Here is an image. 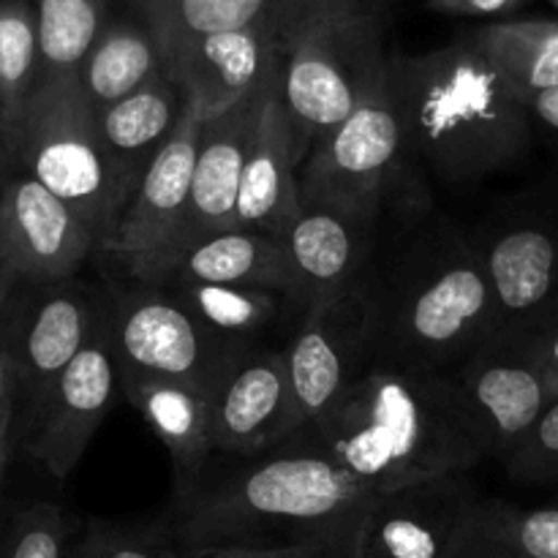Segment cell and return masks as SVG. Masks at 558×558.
<instances>
[{
  "label": "cell",
  "mask_w": 558,
  "mask_h": 558,
  "mask_svg": "<svg viewBox=\"0 0 558 558\" xmlns=\"http://www.w3.org/2000/svg\"><path fill=\"white\" fill-rule=\"evenodd\" d=\"M16 414H20V401H9L0 407V434L16 425Z\"/></svg>",
  "instance_id": "41"
},
{
  "label": "cell",
  "mask_w": 558,
  "mask_h": 558,
  "mask_svg": "<svg viewBox=\"0 0 558 558\" xmlns=\"http://www.w3.org/2000/svg\"><path fill=\"white\" fill-rule=\"evenodd\" d=\"M289 412L281 445L322 417L374 360V294L368 283L305 308L283 343Z\"/></svg>",
  "instance_id": "8"
},
{
  "label": "cell",
  "mask_w": 558,
  "mask_h": 558,
  "mask_svg": "<svg viewBox=\"0 0 558 558\" xmlns=\"http://www.w3.org/2000/svg\"><path fill=\"white\" fill-rule=\"evenodd\" d=\"M36 87L38 31L33 0H0V140L11 163Z\"/></svg>",
  "instance_id": "29"
},
{
  "label": "cell",
  "mask_w": 558,
  "mask_h": 558,
  "mask_svg": "<svg viewBox=\"0 0 558 558\" xmlns=\"http://www.w3.org/2000/svg\"><path fill=\"white\" fill-rule=\"evenodd\" d=\"M167 69L163 49L150 27L136 20H109L80 69V85L93 114L104 112L120 98L140 90L145 82Z\"/></svg>",
  "instance_id": "27"
},
{
  "label": "cell",
  "mask_w": 558,
  "mask_h": 558,
  "mask_svg": "<svg viewBox=\"0 0 558 558\" xmlns=\"http://www.w3.org/2000/svg\"><path fill=\"white\" fill-rule=\"evenodd\" d=\"M0 142H3V140H0Z\"/></svg>",
  "instance_id": "46"
},
{
  "label": "cell",
  "mask_w": 558,
  "mask_h": 558,
  "mask_svg": "<svg viewBox=\"0 0 558 558\" xmlns=\"http://www.w3.org/2000/svg\"><path fill=\"white\" fill-rule=\"evenodd\" d=\"M461 558H499V556H490V554H485V550L474 548V545L469 543V545H466V550H463V554H461Z\"/></svg>",
  "instance_id": "44"
},
{
  "label": "cell",
  "mask_w": 558,
  "mask_h": 558,
  "mask_svg": "<svg viewBox=\"0 0 558 558\" xmlns=\"http://www.w3.org/2000/svg\"><path fill=\"white\" fill-rule=\"evenodd\" d=\"M107 325L120 385L129 379L194 381L210 390L243 347L210 336L169 289L140 283L107 303Z\"/></svg>",
  "instance_id": "9"
},
{
  "label": "cell",
  "mask_w": 558,
  "mask_h": 558,
  "mask_svg": "<svg viewBox=\"0 0 558 558\" xmlns=\"http://www.w3.org/2000/svg\"><path fill=\"white\" fill-rule=\"evenodd\" d=\"M14 163L47 185L90 227L98 251L109 243L123 210L114 199L96 114L80 76L38 82L16 142Z\"/></svg>",
  "instance_id": "6"
},
{
  "label": "cell",
  "mask_w": 558,
  "mask_h": 558,
  "mask_svg": "<svg viewBox=\"0 0 558 558\" xmlns=\"http://www.w3.org/2000/svg\"><path fill=\"white\" fill-rule=\"evenodd\" d=\"M123 392L174 463V499L202 485L216 456L210 441V390L178 379H129Z\"/></svg>",
  "instance_id": "25"
},
{
  "label": "cell",
  "mask_w": 558,
  "mask_h": 558,
  "mask_svg": "<svg viewBox=\"0 0 558 558\" xmlns=\"http://www.w3.org/2000/svg\"><path fill=\"white\" fill-rule=\"evenodd\" d=\"M161 287L169 289L210 336L232 347H262L259 338L270 332L278 319L287 314H305L292 294L272 292V289L213 287V283H161Z\"/></svg>",
  "instance_id": "26"
},
{
  "label": "cell",
  "mask_w": 558,
  "mask_h": 558,
  "mask_svg": "<svg viewBox=\"0 0 558 558\" xmlns=\"http://www.w3.org/2000/svg\"><path fill=\"white\" fill-rule=\"evenodd\" d=\"M300 439L390 494L425 480L461 477L483 461L445 374L371 363Z\"/></svg>",
  "instance_id": "2"
},
{
  "label": "cell",
  "mask_w": 558,
  "mask_h": 558,
  "mask_svg": "<svg viewBox=\"0 0 558 558\" xmlns=\"http://www.w3.org/2000/svg\"><path fill=\"white\" fill-rule=\"evenodd\" d=\"M9 401H20V374L14 357L0 341V407Z\"/></svg>",
  "instance_id": "39"
},
{
  "label": "cell",
  "mask_w": 558,
  "mask_h": 558,
  "mask_svg": "<svg viewBox=\"0 0 558 558\" xmlns=\"http://www.w3.org/2000/svg\"><path fill=\"white\" fill-rule=\"evenodd\" d=\"M118 360L107 316L85 349L49 385L31 414L20 417L27 456L52 477L65 480L85 456L118 392Z\"/></svg>",
  "instance_id": "12"
},
{
  "label": "cell",
  "mask_w": 558,
  "mask_h": 558,
  "mask_svg": "<svg viewBox=\"0 0 558 558\" xmlns=\"http://www.w3.org/2000/svg\"><path fill=\"white\" fill-rule=\"evenodd\" d=\"M494 332L496 300L483 254L456 234L409 256L392 289L374 294L371 363L450 374Z\"/></svg>",
  "instance_id": "4"
},
{
  "label": "cell",
  "mask_w": 558,
  "mask_h": 558,
  "mask_svg": "<svg viewBox=\"0 0 558 558\" xmlns=\"http://www.w3.org/2000/svg\"><path fill=\"white\" fill-rule=\"evenodd\" d=\"M515 347L526 349L529 357L543 368V374L548 376V381L558 392V314L545 322L539 330H534L526 341L515 343Z\"/></svg>",
  "instance_id": "36"
},
{
  "label": "cell",
  "mask_w": 558,
  "mask_h": 558,
  "mask_svg": "<svg viewBox=\"0 0 558 558\" xmlns=\"http://www.w3.org/2000/svg\"><path fill=\"white\" fill-rule=\"evenodd\" d=\"M276 74L270 76V82L276 80ZM270 82L256 96L245 98L238 107L213 114V118H205L199 134V153H196L189 213H185V221L178 240L167 251H161V254L131 262V265H125V270L136 265H145V262L172 256L174 251L185 248V245L196 243V240L213 238V234L238 227V196L240 183H243L245 158H248L256 120H259L262 101H265V93L270 87Z\"/></svg>",
  "instance_id": "17"
},
{
  "label": "cell",
  "mask_w": 558,
  "mask_h": 558,
  "mask_svg": "<svg viewBox=\"0 0 558 558\" xmlns=\"http://www.w3.org/2000/svg\"><path fill=\"white\" fill-rule=\"evenodd\" d=\"M474 243L496 300L490 343H523L558 314V229L539 218H512Z\"/></svg>",
  "instance_id": "15"
},
{
  "label": "cell",
  "mask_w": 558,
  "mask_h": 558,
  "mask_svg": "<svg viewBox=\"0 0 558 558\" xmlns=\"http://www.w3.org/2000/svg\"><path fill=\"white\" fill-rule=\"evenodd\" d=\"M292 44L270 27H243L183 44L167 54V71L205 118L256 96L281 69Z\"/></svg>",
  "instance_id": "19"
},
{
  "label": "cell",
  "mask_w": 558,
  "mask_h": 558,
  "mask_svg": "<svg viewBox=\"0 0 558 558\" xmlns=\"http://www.w3.org/2000/svg\"><path fill=\"white\" fill-rule=\"evenodd\" d=\"M11 172H14V163H11L9 153H5L3 142H0V191H3L5 180H9V174H11Z\"/></svg>",
  "instance_id": "43"
},
{
  "label": "cell",
  "mask_w": 558,
  "mask_h": 558,
  "mask_svg": "<svg viewBox=\"0 0 558 558\" xmlns=\"http://www.w3.org/2000/svg\"><path fill=\"white\" fill-rule=\"evenodd\" d=\"M469 543L499 558H558V507H521L483 501Z\"/></svg>",
  "instance_id": "31"
},
{
  "label": "cell",
  "mask_w": 558,
  "mask_h": 558,
  "mask_svg": "<svg viewBox=\"0 0 558 558\" xmlns=\"http://www.w3.org/2000/svg\"><path fill=\"white\" fill-rule=\"evenodd\" d=\"M407 156L401 114L390 93V69L357 112L316 142L300 163L303 205L374 218L385 189Z\"/></svg>",
  "instance_id": "7"
},
{
  "label": "cell",
  "mask_w": 558,
  "mask_h": 558,
  "mask_svg": "<svg viewBox=\"0 0 558 558\" xmlns=\"http://www.w3.org/2000/svg\"><path fill=\"white\" fill-rule=\"evenodd\" d=\"M523 104H526L532 118H537L539 123H545L548 129L558 131V87L529 93V96H523Z\"/></svg>",
  "instance_id": "38"
},
{
  "label": "cell",
  "mask_w": 558,
  "mask_h": 558,
  "mask_svg": "<svg viewBox=\"0 0 558 558\" xmlns=\"http://www.w3.org/2000/svg\"><path fill=\"white\" fill-rule=\"evenodd\" d=\"M180 558H341L336 550L319 545L294 548H180Z\"/></svg>",
  "instance_id": "35"
},
{
  "label": "cell",
  "mask_w": 558,
  "mask_h": 558,
  "mask_svg": "<svg viewBox=\"0 0 558 558\" xmlns=\"http://www.w3.org/2000/svg\"><path fill=\"white\" fill-rule=\"evenodd\" d=\"M129 276L140 283H158V287L213 283V287L272 289L294 298L292 265L281 240L245 227L196 240L163 259L129 267Z\"/></svg>",
  "instance_id": "21"
},
{
  "label": "cell",
  "mask_w": 558,
  "mask_h": 558,
  "mask_svg": "<svg viewBox=\"0 0 558 558\" xmlns=\"http://www.w3.org/2000/svg\"><path fill=\"white\" fill-rule=\"evenodd\" d=\"M466 41L499 71L521 96L558 87V22L510 20L490 22L469 33Z\"/></svg>",
  "instance_id": "28"
},
{
  "label": "cell",
  "mask_w": 558,
  "mask_h": 558,
  "mask_svg": "<svg viewBox=\"0 0 558 558\" xmlns=\"http://www.w3.org/2000/svg\"><path fill=\"white\" fill-rule=\"evenodd\" d=\"M407 153L450 183L480 180L526 153L532 114L505 76L463 38L390 60Z\"/></svg>",
  "instance_id": "3"
},
{
  "label": "cell",
  "mask_w": 558,
  "mask_h": 558,
  "mask_svg": "<svg viewBox=\"0 0 558 558\" xmlns=\"http://www.w3.org/2000/svg\"><path fill=\"white\" fill-rule=\"evenodd\" d=\"M98 251L85 221L38 183L14 169L0 191V267L14 283H52L76 278Z\"/></svg>",
  "instance_id": "13"
},
{
  "label": "cell",
  "mask_w": 558,
  "mask_h": 558,
  "mask_svg": "<svg viewBox=\"0 0 558 558\" xmlns=\"http://www.w3.org/2000/svg\"><path fill=\"white\" fill-rule=\"evenodd\" d=\"M436 11L456 16H490V14H507V11L518 9L526 0H428Z\"/></svg>",
  "instance_id": "37"
},
{
  "label": "cell",
  "mask_w": 558,
  "mask_h": 558,
  "mask_svg": "<svg viewBox=\"0 0 558 558\" xmlns=\"http://www.w3.org/2000/svg\"><path fill=\"white\" fill-rule=\"evenodd\" d=\"M483 456L510 461L558 392L523 347L490 343L445 374Z\"/></svg>",
  "instance_id": "11"
},
{
  "label": "cell",
  "mask_w": 558,
  "mask_h": 558,
  "mask_svg": "<svg viewBox=\"0 0 558 558\" xmlns=\"http://www.w3.org/2000/svg\"><path fill=\"white\" fill-rule=\"evenodd\" d=\"M248 458L218 485L174 499L169 534L180 548L319 545L357 558L360 534L379 494L300 436Z\"/></svg>",
  "instance_id": "1"
},
{
  "label": "cell",
  "mask_w": 558,
  "mask_h": 558,
  "mask_svg": "<svg viewBox=\"0 0 558 558\" xmlns=\"http://www.w3.org/2000/svg\"><path fill=\"white\" fill-rule=\"evenodd\" d=\"M14 436H16V425H14V428H9V430H5V434H0V496H3L5 466H9L11 447H14Z\"/></svg>",
  "instance_id": "40"
},
{
  "label": "cell",
  "mask_w": 558,
  "mask_h": 558,
  "mask_svg": "<svg viewBox=\"0 0 558 558\" xmlns=\"http://www.w3.org/2000/svg\"><path fill=\"white\" fill-rule=\"evenodd\" d=\"M38 31V82L80 74L109 25V0H33Z\"/></svg>",
  "instance_id": "30"
},
{
  "label": "cell",
  "mask_w": 558,
  "mask_h": 558,
  "mask_svg": "<svg viewBox=\"0 0 558 558\" xmlns=\"http://www.w3.org/2000/svg\"><path fill=\"white\" fill-rule=\"evenodd\" d=\"M554 5H556V9H558V0H554Z\"/></svg>",
  "instance_id": "45"
},
{
  "label": "cell",
  "mask_w": 558,
  "mask_h": 558,
  "mask_svg": "<svg viewBox=\"0 0 558 558\" xmlns=\"http://www.w3.org/2000/svg\"><path fill=\"white\" fill-rule=\"evenodd\" d=\"M65 558H180V545L169 529L120 526L93 518L71 539Z\"/></svg>",
  "instance_id": "32"
},
{
  "label": "cell",
  "mask_w": 558,
  "mask_h": 558,
  "mask_svg": "<svg viewBox=\"0 0 558 558\" xmlns=\"http://www.w3.org/2000/svg\"><path fill=\"white\" fill-rule=\"evenodd\" d=\"M371 218L332 207L303 205L281 238L294 276V298L303 308L341 298L363 283L368 262Z\"/></svg>",
  "instance_id": "23"
},
{
  "label": "cell",
  "mask_w": 558,
  "mask_h": 558,
  "mask_svg": "<svg viewBox=\"0 0 558 558\" xmlns=\"http://www.w3.org/2000/svg\"><path fill=\"white\" fill-rule=\"evenodd\" d=\"M202 123H205V114L191 101L185 104L172 140L147 169L118 229L101 248L104 256L131 265V262L161 254L178 240L185 213H189Z\"/></svg>",
  "instance_id": "18"
},
{
  "label": "cell",
  "mask_w": 558,
  "mask_h": 558,
  "mask_svg": "<svg viewBox=\"0 0 558 558\" xmlns=\"http://www.w3.org/2000/svg\"><path fill=\"white\" fill-rule=\"evenodd\" d=\"M71 545L63 510L49 501H36L16 512L11 526L0 534V558H65Z\"/></svg>",
  "instance_id": "33"
},
{
  "label": "cell",
  "mask_w": 558,
  "mask_h": 558,
  "mask_svg": "<svg viewBox=\"0 0 558 558\" xmlns=\"http://www.w3.org/2000/svg\"><path fill=\"white\" fill-rule=\"evenodd\" d=\"M483 501L461 477L381 494L360 534L357 558H461Z\"/></svg>",
  "instance_id": "14"
},
{
  "label": "cell",
  "mask_w": 558,
  "mask_h": 558,
  "mask_svg": "<svg viewBox=\"0 0 558 558\" xmlns=\"http://www.w3.org/2000/svg\"><path fill=\"white\" fill-rule=\"evenodd\" d=\"M107 316V303L76 278L16 283L0 314V341L20 374V414L33 412L65 365L90 343Z\"/></svg>",
  "instance_id": "10"
},
{
  "label": "cell",
  "mask_w": 558,
  "mask_h": 558,
  "mask_svg": "<svg viewBox=\"0 0 558 558\" xmlns=\"http://www.w3.org/2000/svg\"><path fill=\"white\" fill-rule=\"evenodd\" d=\"M510 477L521 483H548L558 480V398L539 417L529 439L507 461Z\"/></svg>",
  "instance_id": "34"
},
{
  "label": "cell",
  "mask_w": 558,
  "mask_h": 558,
  "mask_svg": "<svg viewBox=\"0 0 558 558\" xmlns=\"http://www.w3.org/2000/svg\"><path fill=\"white\" fill-rule=\"evenodd\" d=\"M150 27L167 58L172 49L218 33L270 27L289 44L311 25L349 9H368V0H129Z\"/></svg>",
  "instance_id": "20"
},
{
  "label": "cell",
  "mask_w": 558,
  "mask_h": 558,
  "mask_svg": "<svg viewBox=\"0 0 558 558\" xmlns=\"http://www.w3.org/2000/svg\"><path fill=\"white\" fill-rule=\"evenodd\" d=\"M300 156L281 107V71L270 82L256 120L254 140L245 158L243 183L238 196V227L259 229L281 240L298 213L300 199Z\"/></svg>",
  "instance_id": "24"
},
{
  "label": "cell",
  "mask_w": 558,
  "mask_h": 558,
  "mask_svg": "<svg viewBox=\"0 0 558 558\" xmlns=\"http://www.w3.org/2000/svg\"><path fill=\"white\" fill-rule=\"evenodd\" d=\"M289 412L283 347H243L210 385V441L216 452L254 458L281 445Z\"/></svg>",
  "instance_id": "16"
},
{
  "label": "cell",
  "mask_w": 558,
  "mask_h": 558,
  "mask_svg": "<svg viewBox=\"0 0 558 558\" xmlns=\"http://www.w3.org/2000/svg\"><path fill=\"white\" fill-rule=\"evenodd\" d=\"M14 287H16V283L11 281V278L3 272V267H0V314H3V308H5V303H9Z\"/></svg>",
  "instance_id": "42"
},
{
  "label": "cell",
  "mask_w": 558,
  "mask_h": 558,
  "mask_svg": "<svg viewBox=\"0 0 558 558\" xmlns=\"http://www.w3.org/2000/svg\"><path fill=\"white\" fill-rule=\"evenodd\" d=\"M185 104L189 98L183 87L163 69L140 90L96 114L98 142L107 158L114 199L123 213L147 169L172 140Z\"/></svg>",
  "instance_id": "22"
},
{
  "label": "cell",
  "mask_w": 558,
  "mask_h": 558,
  "mask_svg": "<svg viewBox=\"0 0 558 558\" xmlns=\"http://www.w3.org/2000/svg\"><path fill=\"white\" fill-rule=\"evenodd\" d=\"M379 27L368 9H349L311 25L283 54L281 107L300 161L347 123L387 76Z\"/></svg>",
  "instance_id": "5"
}]
</instances>
